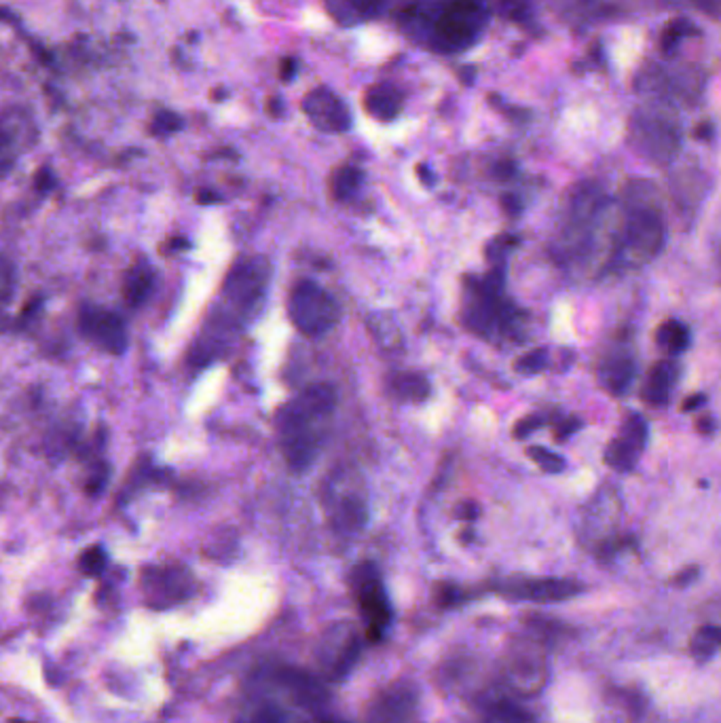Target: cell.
<instances>
[{"mask_svg":"<svg viewBox=\"0 0 721 723\" xmlns=\"http://www.w3.org/2000/svg\"><path fill=\"white\" fill-rule=\"evenodd\" d=\"M400 21L410 30L426 34L430 47L453 54L470 47L486 24L485 0H444V3H413Z\"/></svg>","mask_w":721,"mask_h":723,"instance_id":"obj_1","label":"cell"},{"mask_svg":"<svg viewBox=\"0 0 721 723\" xmlns=\"http://www.w3.org/2000/svg\"><path fill=\"white\" fill-rule=\"evenodd\" d=\"M335 392L330 386H313L299 398L290 400L278 412V432L282 438V451L288 466L294 472H302L311 466L318 455L319 428L333 412Z\"/></svg>","mask_w":721,"mask_h":723,"instance_id":"obj_2","label":"cell"},{"mask_svg":"<svg viewBox=\"0 0 721 723\" xmlns=\"http://www.w3.org/2000/svg\"><path fill=\"white\" fill-rule=\"evenodd\" d=\"M548 643L535 633L510 641L501 658V677L514 692L534 696L548 681Z\"/></svg>","mask_w":721,"mask_h":723,"instance_id":"obj_3","label":"cell"},{"mask_svg":"<svg viewBox=\"0 0 721 723\" xmlns=\"http://www.w3.org/2000/svg\"><path fill=\"white\" fill-rule=\"evenodd\" d=\"M292 324L305 337H322L339 320V305L316 281L302 279L294 286L288 298Z\"/></svg>","mask_w":721,"mask_h":723,"instance_id":"obj_4","label":"cell"},{"mask_svg":"<svg viewBox=\"0 0 721 723\" xmlns=\"http://www.w3.org/2000/svg\"><path fill=\"white\" fill-rule=\"evenodd\" d=\"M362 635L352 622L330 624L319 636L316 647V660L322 675L330 681H341L356 667L362 653Z\"/></svg>","mask_w":721,"mask_h":723,"instance_id":"obj_5","label":"cell"},{"mask_svg":"<svg viewBox=\"0 0 721 723\" xmlns=\"http://www.w3.org/2000/svg\"><path fill=\"white\" fill-rule=\"evenodd\" d=\"M352 588L356 594L360 613L366 624V636L377 643L385 635L392 622V607H389L385 588H383L379 569L375 562H360L352 573Z\"/></svg>","mask_w":721,"mask_h":723,"instance_id":"obj_6","label":"cell"},{"mask_svg":"<svg viewBox=\"0 0 721 723\" xmlns=\"http://www.w3.org/2000/svg\"><path fill=\"white\" fill-rule=\"evenodd\" d=\"M665 241V225H662L660 212L643 201H633L628 208L625 231H622L620 250L631 261H648L656 256Z\"/></svg>","mask_w":721,"mask_h":723,"instance_id":"obj_7","label":"cell"},{"mask_svg":"<svg viewBox=\"0 0 721 723\" xmlns=\"http://www.w3.org/2000/svg\"><path fill=\"white\" fill-rule=\"evenodd\" d=\"M419 700V687L413 681H392L366 704L364 723H417Z\"/></svg>","mask_w":721,"mask_h":723,"instance_id":"obj_8","label":"cell"},{"mask_svg":"<svg viewBox=\"0 0 721 723\" xmlns=\"http://www.w3.org/2000/svg\"><path fill=\"white\" fill-rule=\"evenodd\" d=\"M510 601L560 602L582 593V584L563 578H512L495 588Z\"/></svg>","mask_w":721,"mask_h":723,"instance_id":"obj_9","label":"cell"},{"mask_svg":"<svg viewBox=\"0 0 721 723\" xmlns=\"http://www.w3.org/2000/svg\"><path fill=\"white\" fill-rule=\"evenodd\" d=\"M79 328L89 341L100 345L108 353H123L125 352V326L123 320L117 313L108 312L102 307H83L79 313Z\"/></svg>","mask_w":721,"mask_h":723,"instance_id":"obj_10","label":"cell"},{"mask_svg":"<svg viewBox=\"0 0 721 723\" xmlns=\"http://www.w3.org/2000/svg\"><path fill=\"white\" fill-rule=\"evenodd\" d=\"M269 279V265L262 258L242 261L233 267L225 281V295L236 303L237 307L250 309L265 292Z\"/></svg>","mask_w":721,"mask_h":723,"instance_id":"obj_11","label":"cell"},{"mask_svg":"<svg viewBox=\"0 0 721 723\" xmlns=\"http://www.w3.org/2000/svg\"><path fill=\"white\" fill-rule=\"evenodd\" d=\"M276 681L296 707L313 711L318 715L324 713L326 704H328V690L318 677L302 669L284 667L276 670Z\"/></svg>","mask_w":721,"mask_h":723,"instance_id":"obj_12","label":"cell"},{"mask_svg":"<svg viewBox=\"0 0 721 723\" xmlns=\"http://www.w3.org/2000/svg\"><path fill=\"white\" fill-rule=\"evenodd\" d=\"M302 111L318 129L328 131V134H343L352 128V114H349L345 102L326 87L307 94Z\"/></svg>","mask_w":721,"mask_h":723,"instance_id":"obj_13","label":"cell"},{"mask_svg":"<svg viewBox=\"0 0 721 723\" xmlns=\"http://www.w3.org/2000/svg\"><path fill=\"white\" fill-rule=\"evenodd\" d=\"M645 442H648V423L639 415H631L622 426V432L609 442L605 451V463L616 472H631L643 453Z\"/></svg>","mask_w":721,"mask_h":723,"instance_id":"obj_14","label":"cell"},{"mask_svg":"<svg viewBox=\"0 0 721 723\" xmlns=\"http://www.w3.org/2000/svg\"><path fill=\"white\" fill-rule=\"evenodd\" d=\"M145 590L153 605L178 602L188 593V578L185 571L153 569L145 576Z\"/></svg>","mask_w":721,"mask_h":723,"instance_id":"obj_15","label":"cell"},{"mask_svg":"<svg viewBox=\"0 0 721 723\" xmlns=\"http://www.w3.org/2000/svg\"><path fill=\"white\" fill-rule=\"evenodd\" d=\"M634 377V355L626 349H614L599 362V383L611 394H625Z\"/></svg>","mask_w":721,"mask_h":723,"instance_id":"obj_16","label":"cell"},{"mask_svg":"<svg viewBox=\"0 0 721 723\" xmlns=\"http://www.w3.org/2000/svg\"><path fill=\"white\" fill-rule=\"evenodd\" d=\"M637 146L654 161H667L677 151V136L660 120L643 123L637 128Z\"/></svg>","mask_w":721,"mask_h":723,"instance_id":"obj_17","label":"cell"},{"mask_svg":"<svg viewBox=\"0 0 721 723\" xmlns=\"http://www.w3.org/2000/svg\"><path fill=\"white\" fill-rule=\"evenodd\" d=\"M675 383V364L668 360L658 362L654 369L650 370L648 381L643 386V400L648 402L650 406H656V409H662L667 406L668 395H671V387Z\"/></svg>","mask_w":721,"mask_h":723,"instance_id":"obj_18","label":"cell"},{"mask_svg":"<svg viewBox=\"0 0 721 723\" xmlns=\"http://www.w3.org/2000/svg\"><path fill=\"white\" fill-rule=\"evenodd\" d=\"M364 108L369 111V114H373L375 119L381 120H392L398 117L400 108H402V96L396 87L392 85L381 83L375 85V87L369 89V94L364 97Z\"/></svg>","mask_w":721,"mask_h":723,"instance_id":"obj_19","label":"cell"},{"mask_svg":"<svg viewBox=\"0 0 721 723\" xmlns=\"http://www.w3.org/2000/svg\"><path fill=\"white\" fill-rule=\"evenodd\" d=\"M153 278H154V273L148 265L131 267V271L128 273V278H125V284H123V296H125V303H128L129 307H140L142 303L146 301L148 295H151V290H153V281H154Z\"/></svg>","mask_w":721,"mask_h":723,"instance_id":"obj_20","label":"cell"},{"mask_svg":"<svg viewBox=\"0 0 721 723\" xmlns=\"http://www.w3.org/2000/svg\"><path fill=\"white\" fill-rule=\"evenodd\" d=\"M483 723H535V719L512 700L495 698L485 704Z\"/></svg>","mask_w":721,"mask_h":723,"instance_id":"obj_21","label":"cell"},{"mask_svg":"<svg viewBox=\"0 0 721 723\" xmlns=\"http://www.w3.org/2000/svg\"><path fill=\"white\" fill-rule=\"evenodd\" d=\"M656 343L671 355H679L690 345V330L677 320H667L656 332Z\"/></svg>","mask_w":721,"mask_h":723,"instance_id":"obj_22","label":"cell"},{"mask_svg":"<svg viewBox=\"0 0 721 723\" xmlns=\"http://www.w3.org/2000/svg\"><path fill=\"white\" fill-rule=\"evenodd\" d=\"M236 723H307L301 715L290 713L282 707L273 702L259 704V707L250 709L248 713H244Z\"/></svg>","mask_w":721,"mask_h":723,"instance_id":"obj_23","label":"cell"},{"mask_svg":"<svg viewBox=\"0 0 721 723\" xmlns=\"http://www.w3.org/2000/svg\"><path fill=\"white\" fill-rule=\"evenodd\" d=\"M383 4H385V0H333V11L336 17L352 13L349 24H353L358 20H370V17L379 15Z\"/></svg>","mask_w":721,"mask_h":723,"instance_id":"obj_24","label":"cell"},{"mask_svg":"<svg viewBox=\"0 0 721 723\" xmlns=\"http://www.w3.org/2000/svg\"><path fill=\"white\" fill-rule=\"evenodd\" d=\"M333 522H335L336 529L347 531V533L362 529L364 522H366L364 503L358 502V499H345V502L339 506V510L333 514Z\"/></svg>","mask_w":721,"mask_h":723,"instance_id":"obj_25","label":"cell"},{"mask_svg":"<svg viewBox=\"0 0 721 723\" xmlns=\"http://www.w3.org/2000/svg\"><path fill=\"white\" fill-rule=\"evenodd\" d=\"M394 389L402 400L421 402L430 394V383L419 372H402V375L394 378Z\"/></svg>","mask_w":721,"mask_h":723,"instance_id":"obj_26","label":"cell"},{"mask_svg":"<svg viewBox=\"0 0 721 723\" xmlns=\"http://www.w3.org/2000/svg\"><path fill=\"white\" fill-rule=\"evenodd\" d=\"M719 643H721L719 628L713 627V624H709V627H702L694 635V639H692V645H690V652H692V656L698 660V662H709V660L717 653Z\"/></svg>","mask_w":721,"mask_h":723,"instance_id":"obj_27","label":"cell"},{"mask_svg":"<svg viewBox=\"0 0 721 723\" xmlns=\"http://www.w3.org/2000/svg\"><path fill=\"white\" fill-rule=\"evenodd\" d=\"M362 171L358 168H353V165H343L335 171L333 176V195L335 199L339 201H345L349 197H353V195L358 193V188L362 187Z\"/></svg>","mask_w":721,"mask_h":723,"instance_id":"obj_28","label":"cell"},{"mask_svg":"<svg viewBox=\"0 0 721 723\" xmlns=\"http://www.w3.org/2000/svg\"><path fill=\"white\" fill-rule=\"evenodd\" d=\"M551 366V352H548L546 347H540V349H534V352L525 353L523 358L517 360V364H514V370L518 372V375L523 377H531V375H540Z\"/></svg>","mask_w":721,"mask_h":723,"instance_id":"obj_29","label":"cell"},{"mask_svg":"<svg viewBox=\"0 0 721 723\" xmlns=\"http://www.w3.org/2000/svg\"><path fill=\"white\" fill-rule=\"evenodd\" d=\"M698 28L688 20H675L671 26L667 28L665 34H662V51L665 54H675L679 47V43L690 34H696Z\"/></svg>","mask_w":721,"mask_h":723,"instance_id":"obj_30","label":"cell"},{"mask_svg":"<svg viewBox=\"0 0 721 723\" xmlns=\"http://www.w3.org/2000/svg\"><path fill=\"white\" fill-rule=\"evenodd\" d=\"M527 455L548 474H559L565 470V459L551 449H546V446H529Z\"/></svg>","mask_w":721,"mask_h":723,"instance_id":"obj_31","label":"cell"},{"mask_svg":"<svg viewBox=\"0 0 721 723\" xmlns=\"http://www.w3.org/2000/svg\"><path fill=\"white\" fill-rule=\"evenodd\" d=\"M500 11L514 24H527L531 20V0H500Z\"/></svg>","mask_w":721,"mask_h":723,"instance_id":"obj_32","label":"cell"},{"mask_svg":"<svg viewBox=\"0 0 721 723\" xmlns=\"http://www.w3.org/2000/svg\"><path fill=\"white\" fill-rule=\"evenodd\" d=\"M106 567V553L100 546H94L89 550H85L79 559V569H81L85 576H100Z\"/></svg>","mask_w":721,"mask_h":723,"instance_id":"obj_33","label":"cell"},{"mask_svg":"<svg viewBox=\"0 0 721 723\" xmlns=\"http://www.w3.org/2000/svg\"><path fill=\"white\" fill-rule=\"evenodd\" d=\"M463 599H466V593L461 588L453 586V584H444V586H438L436 590V601L440 607H453Z\"/></svg>","mask_w":721,"mask_h":723,"instance_id":"obj_34","label":"cell"},{"mask_svg":"<svg viewBox=\"0 0 721 723\" xmlns=\"http://www.w3.org/2000/svg\"><path fill=\"white\" fill-rule=\"evenodd\" d=\"M180 119L176 117V114L171 112H159L157 117H154V125H153V131L154 134L163 136V134H170V131H176L180 128Z\"/></svg>","mask_w":721,"mask_h":723,"instance_id":"obj_35","label":"cell"},{"mask_svg":"<svg viewBox=\"0 0 721 723\" xmlns=\"http://www.w3.org/2000/svg\"><path fill=\"white\" fill-rule=\"evenodd\" d=\"M543 426V417L540 415H527L514 426V438H527L531 432H535L537 428Z\"/></svg>","mask_w":721,"mask_h":723,"instance_id":"obj_36","label":"cell"},{"mask_svg":"<svg viewBox=\"0 0 721 723\" xmlns=\"http://www.w3.org/2000/svg\"><path fill=\"white\" fill-rule=\"evenodd\" d=\"M580 428H582V419H580V417H568V419H563V421L554 426V438H557L559 442L568 440L569 436H574Z\"/></svg>","mask_w":721,"mask_h":723,"instance_id":"obj_37","label":"cell"},{"mask_svg":"<svg viewBox=\"0 0 721 723\" xmlns=\"http://www.w3.org/2000/svg\"><path fill=\"white\" fill-rule=\"evenodd\" d=\"M11 290H13V267L0 258V298H9Z\"/></svg>","mask_w":721,"mask_h":723,"instance_id":"obj_38","label":"cell"},{"mask_svg":"<svg viewBox=\"0 0 721 723\" xmlns=\"http://www.w3.org/2000/svg\"><path fill=\"white\" fill-rule=\"evenodd\" d=\"M478 514H480V506L477 502H472V499L457 503V508H455V516L461 520H474V519H478Z\"/></svg>","mask_w":721,"mask_h":723,"instance_id":"obj_39","label":"cell"},{"mask_svg":"<svg viewBox=\"0 0 721 723\" xmlns=\"http://www.w3.org/2000/svg\"><path fill=\"white\" fill-rule=\"evenodd\" d=\"M705 404H707V395L705 394H694V395H690V398L685 400L684 404H681V411H684V412H694V411H698L700 406H705Z\"/></svg>","mask_w":721,"mask_h":723,"instance_id":"obj_40","label":"cell"},{"mask_svg":"<svg viewBox=\"0 0 721 723\" xmlns=\"http://www.w3.org/2000/svg\"><path fill=\"white\" fill-rule=\"evenodd\" d=\"M501 205L510 216L520 214V201H518V197H514V195H503Z\"/></svg>","mask_w":721,"mask_h":723,"instance_id":"obj_41","label":"cell"},{"mask_svg":"<svg viewBox=\"0 0 721 723\" xmlns=\"http://www.w3.org/2000/svg\"><path fill=\"white\" fill-rule=\"evenodd\" d=\"M698 578V567H690V569H684L677 578L673 579L675 586H685V584H692Z\"/></svg>","mask_w":721,"mask_h":723,"instance_id":"obj_42","label":"cell"},{"mask_svg":"<svg viewBox=\"0 0 721 723\" xmlns=\"http://www.w3.org/2000/svg\"><path fill=\"white\" fill-rule=\"evenodd\" d=\"M294 72H296V62L292 60V57H286V60L282 62V68H279V77H282L284 80H290L292 77H294Z\"/></svg>","mask_w":721,"mask_h":723,"instance_id":"obj_43","label":"cell"},{"mask_svg":"<svg viewBox=\"0 0 721 723\" xmlns=\"http://www.w3.org/2000/svg\"><path fill=\"white\" fill-rule=\"evenodd\" d=\"M514 171H517V168H514L512 161H501V163L495 165L497 178H510L514 176Z\"/></svg>","mask_w":721,"mask_h":723,"instance_id":"obj_44","label":"cell"},{"mask_svg":"<svg viewBox=\"0 0 721 723\" xmlns=\"http://www.w3.org/2000/svg\"><path fill=\"white\" fill-rule=\"evenodd\" d=\"M696 428H698V432H700V434H713L715 429H717V423H715V419L705 417V419H700V421L696 423Z\"/></svg>","mask_w":721,"mask_h":723,"instance_id":"obj_45","label":"cell"},{"mask_svg":"<svg viewBox=\"0 0 721 723\" xmlns=\"http://www.w3.org/2000/svg\"><path fill=\"white\" fill-rule=\"evenodd\" d=\"M698 140H711L713 137V125L711 123H700L696 128V134H694Z\"/></svg>","mask_w":721,"mask_h":723,"instance_id":"obj_46","label":"cell"},{"mask_svg":"<svg viewBox=\"0 0 721 723\" xmlns=\"http://www.w3.org/2000/svg\"><path fill=\"white\" fill-rule=\"evenodd\" d=\"M417 174H419V178H421V182L426 187H432L434 185V180H436V178H434V174L430 170L426 168V165H419V168H417Z\"/></svg>","mask_w":721,"mask_h":723,"instance_id":"obj_47","label":"cell"},{"mask_svg":"<svg viewBox=\"0 0 721 723\" xmlns=\"http://www.w3.org/2000/svg\"><path fill=\"white\" fill-rule=\"evenodd\" d=\"M197 201L199 204H214V201H219V195H214L211 191H199L197 193Z\"/></svg>","mask_w":721,"mask_h":723,"instance_id":"obj_48","label":"cell"},{"mask_svg":"<svg viewBox=\"0 0 721 723\" xmlns=\"http://www.w3.org/2000/svg\"><path fill=\"white\" fill-rule=\"evenodd\" d=\"M51 185H54V178H51V174L47 170H43L41 176H38V187H41L43 191H47Z\"/></svg>","mask_w":721,"mask_h":723,"instance_id":"obj_49","label":"cell"},{"mask_svg":"<svg viewBox=\"0 0 721 723\" xmlns=\"http://www.w3.org/2000/svg\"><path fill=\"white\" fill-rule=\"evenodd\" d=\"M318 723H349L345 719H339V717H333V715H318Z\"/></svg>","mask_w":721,"mask_h":723,"instance_id":"obj_50","label":"cell"},{"mask_svg":"<svg viewBox=\"0 0 721 723\" xmlns=\"http://www.w3.org/2000/svg\"><path fill=\"white\" fill-rule=\"evenodd\" d=\"M474 74H477V71H474L472 66H470V68H466V71L461 72V80H463V83H466V85H472Z\"/></svg>","mask_w":721,"mask_h":723,"instance_id":"obj_51","label":"cell"},{"mask_svg":"<svg viewBox=\"0 0 721 723\" xmlns=\"http://www.w3.org/2000/svg\"><path fill=\"white\" fill-rule=\"evenodd\" d=\"M269 111L273 114H279V97H271V104H269Z\"/></svg>","mask_w":721,"mask_h":723,"instance_id":"obj_52","label":"cell"},{"mask_svg":"<svg viewBox=\"0 0 721 723\" xmlns=\"http://www.w3.org/2000/svg\"><path fill=\"white\" fill-rule=\"evenodd\" d=\"M9 723H30V721H24V719H11Z\"/></svg>","mask_w":721,"mask_h":723,"instance_id":"obj_53","label":"cell"},{"mask_svg":"<svg viewBox=\"0 0 721 723\" xmlns=\"http://www.w3.org/2000/svg\"><path fill=\"white\" fill-rule=\"evenodd\" d=\"M0 146H4V137L3 136H0Z\"/></svg>","mask_w":721,"mask_h":723,"instance_id":"obj_54","label":"cell"}]
</instances>
